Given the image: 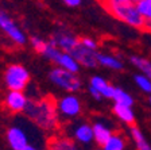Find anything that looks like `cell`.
Listing matches in <instances>:
<instances>
[{"instance_id": "1", "label": "cell", "mask_w": 151, "mask_h": 150, "mask_svg": "<svg viewBox=\"0 0 151 150\" xmlns=\"http://www.w3.org/2000/svg\"><path fill=\"white\" fill-rule=\"evenodd\" d=\"M23 114L45 133L54 134L61 127V119L55 108V99L53 97L30 99Z\"/></svg>"}, {"instance_id": "2", "label": "cell", "mask_w": 151, "mask_h": 150, "mask_svg": "<svg viewBox=\"0 0 151 150\" xmlns=\"http://www.w3.org/2000/svg\"><path fill=\"white\" fill-rule=\"evenodd\" d=\"M109 15L131 27L148 33L147 22L138 11V7L131 0H99Z\"/></svg>"}, {"instance_id": "3", "label": "cell", "mask_w": 151, "mask_h": 150, "mask_svg": "<svg viewBox=\"0 0 151 150\" xmlns=\"http://www.w3.org/2000/svg\"><path fill=\"white\" fill-rule=\"evenodd\" d=\"M49 80L53 85H55L58 89L70 93H76L82 88V81L78 77V73L70 72L66 69L54 66L49 72Z\"/></svg>"}, {"instance_id": "4", "label": "cell", "mask_w": 151, "mask_h": 150, "mask_svg": "<svg viewBox=\"0 0 151 150\" xmlns=\"http://www.w3.org/2000/svg\"><path fill=\"white\" fill-rule=\"evenodd\" d=\"M30 72L22 64H9L4 70L3 80L8 91H24L30 83Z\"/></svg>"}, {"instance_id": "5", "label": "cell", "mask_w": 151, "mask_h": 150, "mask_svg": "<svg viewBox=\"0 0 151 150\" xmlns=\"http://www.w3.org/2000/svg\"><path fill=\"white\" fill-rule=\"evenodd\" d=\"M42 56L50 61L54 66H58V68L66 69V70H70V72L78 73L80 69H81V65L77 62V59L72 56V53H68L65 50H61L60 47L54 46L49 42L47 47L45 49V51L42 53Z\"/></svg>"}, {"instance_id": "6", "label": "cell", "mask_w": 151, "mask_h": 150, "mask_svg": "<svg viewBox=\"0 0 151 150\" xmlns=\"http://www.w3.org/2000/svg\"><path fill=\"white\" fill-rule=\"evenodd\" d=\"M55 108L60 119H74L78 118L82 112V103L76 93L66 92L61 97L55 99Z\"/></svg>"}, {"instance_id": "7", "label": "cell", "mask_w": 151, "mask_h": 150, "mask_svg": "<svg viewBox=\"0 0 151 150\" xmlns=\"http://www.w3.org/2000/svg\"><path fill=\"white\" fill-rule=\"evenodd\" d=\"M0 31L15 46H24L27 43V35L23 31V28L19 27L11 15H8L3 9H0Z\"/></svg>"}, {"instance_id": "8", "label": "cell", "mask_w": 151, "mask_h": 150, "mask_svg": "<svg viewBox=\"0 0 151 150\" xmlns=\"http://www.w3.org/2000/svg\"><path fill=\"white\" fill-rule=\"evenodd\" d=\"M49 42H50L51 45H54V46L60 47L61 50H65L68 53H72L73 50L78 46L80 38L68 27L61 26V27L54 30V33L50 37Z\"/></svg>"}, {"instance_id": "9", "label": "cell", "mask_w": 151, "mask_h": 150, "mask_svg": "<svg viewBox=\"0 0 151 150\" xmlns=\"http://www.w3.org/2000/svg\"><path fill=\"white\" fill-rule=\"evenodd\" d=\"M89 95L94 100H103V99H112L113 92H115V85H112L109 81H107L101 76L94 75L89 80Z\"/></svg>"}, {"instance_id": "10", "label": "cell", "mask_w": 151, "mask_h": 150, "mask_svg": "<svg viewBox=\"0 0 151 150\" xmlns=\"http://www.w3.org/2000/svg\"><path fill=\"white\" fill-rule=\"evenodd\" d=\"M30 97L24 93V91H8L4 96L3 104L4 108L11 114H23L27 108Z\"/></svg>"}, {"instance_id": "11", "label": "cell", "mask_w": 151, "mask_h": 150, "mask_svg": "<svg viewBox=\"0 0 151 150\" xmlns=\"http://www.w3.org/2000/svg\"><path fill=\"white\" fill-rule=\"evenodd\" d=\"M6 139L11 150H23L27 145H30L28 135L26 130L20 126H9L6 133Z\"/></svg>"}, {"instance_id": "12", "label": "cell", "mask_w": 151, "mask_h": 150, "mask_svg": "<svg viewBox=\"0 0 151 150\" xmlns=\"http://www.w3.org/2000/svg\"><path fill=\"white\" fill-rule=\"evenodd\" d=\"M46 150H78V145L72 137L57 131L47 139Z\"/></svg>"}, {"instance_id": "13", "label": "cell", "mask_w": 151, "mask_h": 150, "mask_svg": "<svg viewBox=\"0 0 151 150\" xmlns=\"http://www.w3.org/2000/svg\"><path fill=\"white\" fill-rule=\"evenodd\" d=\"M72 56L77 59V62L81 66L89 69L97 68L99 61H97V51L96 50H91L88 47H85L84 45L78 43V46L72 51Z\"/></svg>"}, {"instance_id": "14", "label": "cell", "mask_w": 151, "mask_h": 150, "mask_svg": "<svg viewBox=\"0 0 151 150\" xmlns=\"http://www.w3.org/2000/svg\"><path fill=\"white\" fill-rule=\"evenodd\" d=\"M70 137L80 145H89L94 141L93 139V127H92V125L88 122L78 123V125H76L74 127H73Z\"/></svg>"}, {"instance_id": "15", "label": "cell", "mask_w": 151, "mask_h": 150, "mask_svg": "<svg viewBox=\"0 0 151 150\" xmlns=\"http://www.w3.org/2000/svg\"><path fill=\"white\" fill-rule=\"evenodd\" d=\"M112 112L115 114V116H116L119 120H122L123 123H126V125H128V126L135 125V114L132 111L131 106L115 103L112 107Z\"/></svg>"}, {"instance_id": "16", "label": "cell", "mask_w": 151, "mask_h": 150, "mask_svg": "<svg viewBox=\"0 0 151 150\" xmlns=\"http://www.w3.org/2000/svg\"><path fill=\"white\" fill-rule=\"evenodd\" d=\"M97 61L100 66L107 69H112V70H122L124 68L122 59H119L113 54L104 53V51H97Z\"/></svg>"}, {"instance_id": "17", "label": "cell", "mask_w": 151, "mask_h": 150, "mask_svg": "<svg viewBox=\"0 0 151 150\" xmlns=\"http://www.w3.org/2000/svg\"><path fill=\"white\" fill-rule=\"evenodd\" d=\"M92 127H93V139L99 146H103L112 135V130L101 122H94Z\"/></svg>"}, {"instance_id": "18", "label": "cell", "mask_w": 151, "mask_h": 150, "mask_svg": "<svg viewBox=\"0 0 151 150\" xmlns=\"http://www.w3.org/2000/svg\"><path fill=\"white\" fill-rule=\"evenodd\" d=\"M127 141L120 133H112L108 141L101 146V150H126Z\"/></svg>"}, {"instance_id": "19", "label": "cell", "mask_w": 151, "mask_h": 150, "mask_svg": "<svg viewBox=\"0 0 151 150\" xmlns=\"http://www.w3.org/2000/svg\"><path fill=\"white\" fill-rule=\"evenodd\" d=\"M129 131H131V138L134 143H135L136 150H151V145L147 141V138L145 137V134L140 131V128L136 127L135 125L129 127Z\"/></svg>"}, {"instance_id": "20", "label": "cell", "mask_w": 151, "mask_h": 150, "mask_svg": "<svg viewBox=\"0 0 151 150\" xmlns=\"http://www.w3.org/2000/svg\"><path fill=\"white\" fill-rule=\"evenodd\" d=\"M129 62L135 66L136 69H139L142 75H145L151 78V61L150 59L145 58V57H140V56H131L129 57Z\"/></svg>"}, {"instance_id": "21", "label": "cell", "mask_w": 151, "mask_h": 150, "mask_svg": "<svg viewBox=\"0 0 151 150\" xmlns=\"http://www.w3.org/2000/svg\"><path fill=\"white\" fill-rule=\"evenodd\" d=\"M136 7H138V11L140 12V15L147 22L148 33H151V1L150 0H142V1L136 3Z\"/></svg>"}, {"instance_id": "22", "label": "cell", "mask_w": 151, "mask_h": 150, "mask_svg": "<svg viewBox=\"0 0 151 150\" xmlns=\"http://www.w3.org/2000/svg\"><path fill=\"white\" fill-rule=\"evenodd\" d=\"M112 100L115 103H119V104H126V106H131L134 104V99L129 93H127L126 91H123L122 88L119 87H115V92H113V97Z\"/></svg>"}, {"instance_id": "23", "label": "cell", "mask_w": 151, "mask_h": 150, "mask_svg": "<svg viewBox=\"0 0 151 150\" xmlns=\"http://www.w3.org/2000/svg\"><path fill=\"white\" fill-rule=\"evenodd\" d=\"M134 80H135L136 85L140 88L142 91L146 92V93H148V95H151V78L150 77L139 73V75L134 76Z\"/></svg>"}, {"instance_id": "24", "label": "cell", "mask_w": 151, "mask_h": 150, "mask_svg": "<svg viewBox=\"0 0 151 150\" xmlns=\"http://www.w3.org/2000/svg\"><path fill=\"white\" fill-rule=\"evenodd\" d=\"M30 43H31V47L37 51V53L42 54L45 51V49L47 47V45H49V41H46V39H43V38H41V37L34 35V37H31V39H30Z\"/></svg>"}, {"instance_id": "25", "label": "cell", "mask_w": 151, "mask_h": 150, "mask_svg": "<svg viewBox=\"0 0 151 150\" xmlns=\"http://www.w3.org/2000/svg\"><path fill=\"white\" fill-rule=\"evenodd\" d=\"M80 43L84 45L85 47H88V49H91V50H96V51H97V49H99L97 41H96V39H93V38H91V37H82V38H80Z\"/></svg>"}, {"instance_id": "26", "label": "cell", "mask_w": 151, "mask_h": 150, "mask_svg": "<svg viewBox=\"0 0 151 150\" xmlns=\"http://www.w3.org/2000/svg\"><path fill=\"white\" fill-rule=\"evenodd\" d=\"M62 1L65 3V6L72 7V8L81 6V3H82V0H62Z\"/></svg>"}, {"instance_id": "27", "label": "cell", "mask_w": 151, "mask_h": 150, "mask_svg": "<svg viewBox=\"0 0 151 150\" xmlns=\"http://www.w3.org/2000/svg\"><path fill=\"white\" fill-rule=\"evenodd\" d=\"M23 150H39V149H38L37 146H34V145H27Z\"/></svg>"}, {"instance_id": "28", "label": "cell", "mask_w": 151, "mask_h": 150, "mask_svg": "<svg viewBox=\"0 0 151 150\" xmlns=\"http://www.w3.org/2000/svg\"><path fill=\"white\" fill-rule=\"evenodd\" d=\"M131 1H134V3L136 4V3H139V1H142V0H131Z\"/></svg>"}, {"instance_id": "29", "label": "cell", "mask_w": 151, "mask_h": 150, "mask_svg": "<svg viewBox=\"0 0 151 150\" xmlns=\"http://www.w3.org/2000/svg\"><path fill=\"white\" fill-rule=\"evenodd\" d=\"M148 103H150V107H151V95H150V97H148Z\"/></svg>"}, {"instance_id": "30", "label": "cell", "mask_w": 151, "mask_h": 150, "mask_svg": "<svg viewBox=\"0 0 151 150\" xmlns=\"http://www.w3.org/2000/svg\"><path fill=\"white\" fill-rule=\"evenodd\" d=\"M94 150H101V149H94Z\"/></svg>"}, {"instance_id": "31", "label": "cell", "mask_w": 151, "mask_h": 150, "mask_svg": "<svg viewBox=\"0 0 151 150\" xmlns=\"http://www.w3.org/2000/svg\"><path fill=\"white\" fill-rule=\"evenodd\" d=\"M150 1H151V0H150Z\"/></svg>"}]
</instances>
